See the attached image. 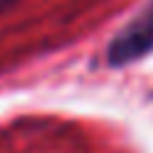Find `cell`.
I'll use <instances>...</instances> for the list:
<instances>
[{"mask_svg":"<svg viewBox=\"0 0 153 153\" xmlns=\"http://www.w3.org/2000/svg\"><path fill=\"white\" fill-rule=\"evenodd\" d=\"M151 49H153V0H148V5L133 18L130 26H125L115 36V41L107 49V61L112 66H123L140 59Z\"/></svg>","mask_w":153,"mask_h":153,"instance_id":"obj_1","label":"cell"},{"mask_svg":"<svg viewBox=\"0 0 153 153\" xmlns=\"http://www.w3.org/2000/svg\"><path fill=\"white\" fill-rule=\"evenodd\" d=\"M5 3H10V0H0V8H3V5H5Z\"/></svg>","mask_w":153,"mask_h":153,"instance_id":"obj_2","label":"cell"}]
</instances>
